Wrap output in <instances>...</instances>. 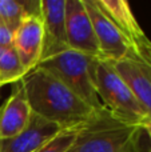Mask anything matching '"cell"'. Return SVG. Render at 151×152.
<instances>
[{"label":"cell","instance_id":"cell-7","mask_svg":"<svg viewBox=\"0 0 151 152\" xmlns=\"http://www.w3.org/2000/svg\"><path fill=\"white\" fill-rule=\"evenodd\" d=\"M84 4L99 43L100 59L110 61H120L126 59L134 60L133 51L117 26L104 15L94 0H84Z\"/></svg>","mask_w":151,"mask_h":152},{"label":"cell","instance_id":"cell-20","mask_svg":"<svg viewBox=\"0 0 151 152\" xmlns=\"http://www.w3.org/2000/svg\"><path fill=\"white\" fill-rule=\"evenodd\" d=\"M0 144H1V139H0ZM0 152H1V148H0Z\"/></svg>","mask_w":151,"mask_h":152},{"label":"cell","instance_id":"cell-14","mask_svg":"<svg viewBox=\"0 0 151 152\" xmlns=\"http://www.w3.org/2000/svg\"><path fill=\"white\" fill-rule=\"evenodd\" d=\"M24 1L20 0H0V23L15 34L24 19L28 18Z\"/></svg>","mask_w":151,"mask_h":152},{"label":"cell","instance_id":"cell-13","mask_svg":"<svg viewBox=\"0 0 151 152\" xmlns=\"http://www.w3.org/2000/svg\"><path fill=\"white\" fill-rule=\"evenodd\" d=\"M28 72L21 64L15 47H10L0 59V87L10 83H18Z\"/></svg>","mask_w":151,"mask_h":152},{"label":"cell","instance_id":"cell-3","mask_svg":"<svg viewBox=\"0 0 151 152\" xmlns=\"http://www.w3.org/2000/svg\"><path fill=\"white\" fill-rule=\"evenodd\" d=\"M92 80L102 105L111 115L126 123L142 127L149 121L133 92L115 69L114 61L96 59L92 69Z\"/></svg>","mask_w":151,"mask_h":152},{"label":"cell","instance_id":"cell-15","mask_svg":"<svg viewBox=\"0 0 151 152\" xmlns=\"http://www.w3.org/2000/svg\"><path fill=\"white\" fill-rule=\"evenodd\" d=\"M78 129H79V127L78 128L63 129V131L59 132L54 139H51L47 144H44L36 152H67L70 145L74 142Z\"/></svg>","mask_w":151,"mask_h":152},{"label":"cell","instance_id":"cell-1","mask_svg":"<svg viewBox=\"0 0 151 152\" xmlns=\"http://www.w3.org/2000/svg\"><path fill=\"white\" fill-rule=\"evenodd\" d=\"M20 81L32 112L63 129L78 128L98 112L60 79L40 67L29 71Z\"/></svg>","mask_w":151,"mask_h":152},{"label":"cell","instance_id":"cell-8","mask_svg":"<svg viewBox=\"0 0 151 152\" xmlns=\"http://www.w3.org/2000/svg\"><path fill=\"white\" fill-rule=\"evenodd\" d=\"M43 51L40 61L70 50L66 34V0H40Z\"/></svg>","mask_w":151,"mask_h":152},{"label":"cell","instance_id":"cell-10","mask_svg":"<svg viewBox=\"0 0 151 152\" xmlns=\"http://www.w3.org/2000/svg\"><path fill=\"white\" fill-rule=\"evenodd\" d=\"M13 47L27 72L36 68L43 51V24L39 16L24 19L13 34Z\"/></svg>","mask_w":151,"mask_h":152},{"label":"cell","instance_id":"cell-11","mask_svg":"<svg viewBox=\"0 0 151 152\" xmlns=\"http://www.w3.org/2000/svg\"><path fill=\"white\" fill-rule=\"evenodd\" d=\"M27 94L21 81L15 83L12 94L0 108V139H10L21 132L31 119Z\"/></svg>","mask_w":151,"mask_h":152},{"label":"cell","instance_id":"cell-4","mask_svg":"<svg viewBox=\"0 0 151 152\" xmlns=\"http://www.w3.org/2000/svg\"><path fill=\"white\" fill-rule=\"evenodd\" d=\"M96 59L79 51L67 50L64 52L40 61L37 67L60 79L67 87L82 97L96 111L104 110L96 94L92 80V69Z\"/></svg>","mask_w":151,"mask_h":152},{"label":"cell","instance_id":"cell-19","mask_svg":"<svg viewBox=\"0 0 151 152\" xmlns=\"http://www.w3.org/2000/svg\"><path fill=\"white\" fill-rule=\"evenodd\" d=\"M143 64H144V63H143ZM146 67H147V69H149V74H150V77H151V63L146 64Z\"/></svg>","mask_w":151,"mask_h":152},{"label":"cell","instance_id":"cell-16","mask_svg":"<svg viewBox=\"0 0 151 152\" xmlns=\"http://www.w3.org/2000/svg\"><path fill=\"white\" fill-rule=\"evenodd\" d=\"M13 45V32L0 23V47L10 48Z\"/></svg>","mask_w":151,"mask_h":152},{"label":"cell","instance_id":"cell-17","mask_svg":"<svg viewBox=\"0 0 151 152\" xmlns=\"http://www.w3.org/2000/svg\"><path fill=\"white\" fill-rule=\"evenodd\" d=\"M143 129L147 132V135H149V137L151 140V121H146V123L143 124Z\"/></svg>","mask_w":151,"mask_h":152},{"label":"cell","instance_id":"cell-18","mask_svg":"<svg viewBox=\"0 0 151 152\" xmlns=\"http://www.w3.org/2000/svg\"><path fill=\"white\" fill-rule=\"evenodd\" d=\"M8 48H3V47H0V59L3 58V55H4L5 53V51H7Z\"/></svg>","mask_w":151,"mask_h":152},{"label":"cell","instance_id":"cell-5","mask_svg":"<svg viewBox=\"0 0 151 152\" xmlns=\"http://www.w3.org/2000/svg\"><path fill=\"white\" fill-rule=\"evenodd\" d=\"M104 15L117 26L122 36L130 45L134 60L141 63H151V40L146 36L142 27L127 1L125 0H94Z\"/></svg>","mask_w":151,"mask_h":152},{"label":"cell","instance_id":"cell-6","mask_svg":"<svg viewBox=\"0 0 151 152\" xmlns=\"http://www.w3.org/2000/svg\"><path fill=\"white\" fill-rule=\"evenodd\" d=\"M66 34L70 50L100 59L99 43L84 0H66Z\"/></svg>","mask_w":151,"mask_h":152},{"label":"cell","instance_id":"cell-9","mask_svg":"<svg viewBox=\"0 0 151 152\" xmlns=\"http://www.w3.org/2000/svg\"><path fill=\"white\" fill-rule=\"evenodd\" d=\"M62 131L60 126L32 112L26 128L13 137L3 139L0 148L1 152H36Z\"/></svg>","mask_w":151,"mask_h":152},{"label":"cell","instance_id":"cell-2","mask_svg":"<svg viewBox=\"0 0 151 152\" xmlns=\"http://www.w3.org/2000/svg\"><path fill=\"white\" fill-rule=\"evenodd\" d=\"M143 127L119 120L104 108L79 127L67 152H143Z\"/></svg>","mask_w":151,"mask_h":152},{"label":"cell","instance_id":"cell-12","mask_svg":"<svg viewBox=\"0 0 151 152\" xmlns=\"http://www.w3.org/2000/svg\"><path fill=\"white\" fill-rule=\"evenodd\" d=\"M114 67L151 121V77L146 64L126 59L114 61Z\"/></svg>","mask_w":151,"mask_h":152},{"label":"cell","instance_id":"cell-21","mask_svg":"<svg viewBox=\"0 0 151 152\" xmlns=\"http://www.w3.org/2000/svg\"><path fill=\"white\" fill-rule=\"evenodd\" d=\"M146 152H151V148H150V150H147V151H146Z\"/></svg>","mask_w":151,"mask_h":152}]
</instances>
